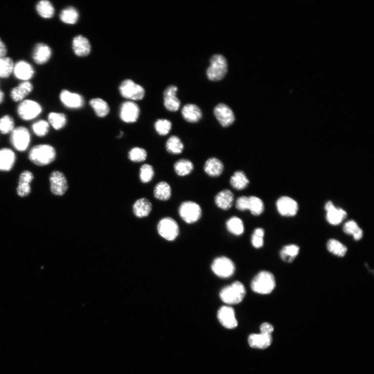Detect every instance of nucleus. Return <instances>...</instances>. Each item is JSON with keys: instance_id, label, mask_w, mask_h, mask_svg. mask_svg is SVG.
Returning a JSON list of instances; mask_svg holds the SVG:
<instances>
[{"instance_id": "nucleus-5", "label": "nucleus", "mask_w": 374, "mask_h": 374, "mask_svg": "<svg viewBox=\"0 0 374 374\" xmlns=\"http://www.w3.org/2000/svg\"><path fill=\"white\" fill-rule=\"evenodd\" d=\"M179 213L181 218L186 223L193 224L201 219L202 210L200 205L197 203L187 201L180 205Z\"/></svg>"}, {"instance_id": "nucleus-52", "label": "nucleus", "mask_w": 374, "mask_h": 374, "mask_svg": "<svg viewBox=\"0 0 374 374\" xmlns=\"http://www.w3.org/2000/svg\"><path fill=\"white\" fill-rule=\"evenodd\" d=\"M7 54V48L2 40V39L0 38V58L6 57Z\"/></svg>"}, {"instance_id": "nucleus-21", "label": "nucleus", "mask_w": 374, "mask_h": 374, "mask_svg": "<svg viewBox=\"0 0 374 374\" xmlns=\"http://www.w3.org/2000/svg\"><path fill=\"white\" fill-rule=\"evenodd\" d=\"M51 56V47L45 43H38L34 49L33 58L34 62L38 65L46 63L50 60Z\"/></svg>"}, {"instance_id": "nucleus-23", "label": "nucleus", "mask_w": 374, "mask_h": 374, "mask_svg": "<svg viewBox=\"0 0 374 374\" xmlns=\"http://www.w3.org/2000/svg\"><path fill=\"white\" fill-rule=\"evenodd\" d=\"M73 49L76 55L84 57L90 53L91 46L87 38L83 36L78 35L74 38Z\"/></svg>"}, {"instance_id": "nucleus-24", "label": "nucleus", "mask_w": 374, "mask_h": 374, "mask_svg": "<svg viewBox=\"0 0 374 374\" xmlns=\"http://www.w3.org/2000/svg\"><path fill=\"white\" fill-rule=\"evenodd\" d=\"M16 161V155L13 151L8 149L0 150V171H10Z\"/></svg>"}, {"instance_id": "nucleus-28", "label": "nucleus", "mask_w": 374, "mask_h": 374, "mask_svg": "<svg viewBox=\"0 0 374 374\" xmlns=\"http://www.w3.org/2000/svg\"><path fill=\"white\" fill-rule=\"evenodd\" d=\"M248 341L252 348L263 349L270 346L272 337L271 335L253 334L249 337Z\"/></svg>"}, {"instance_id": "nucleus-37", "label": "nucleus", "mask_w": 374, "mask_h": 374, "mask_svg": "<svg viewBox=\"0 0 374 374\" xmlns=\"http://www.w3.org/2000/svg\"><path fill=\"white\" fill-rule=\"evenodd\" d=\"M174 169L177 175L184 177L191 173L194 169V165L191 161L183 159L176 162Z\"/></svg>"}, {"instance_id": "nucleus-11", "label": "nucleus", "mask_w": 374, "mask_h": 374, "mask_svg": "<svg viewBox=\"0 0 374 374\" xmlns=\"http://www.w3.org/2000/svg\"><path fill=\"white\" fill-rule=\"evenodd\" d=\"M276 208L279 214L283 217H294L299 211L298 203L288 196H283L278 199Z\"/></svg>"}, {"instance_id": "nucleus-7", "label": "nucleus", "mask_w": 374, "mask_h": 374, "mask_svg": "<svg viewBox=\"0 0 374 374\" xmlns=\"http://www.w3.org/2000/svg\"><path fill=\"white\" fill-rule=\"evenodd\" d=\"M157 230L162 238L168 241L175 240L180 232L179 224L170 217L163 218L159 221Z\"/></svg>"}, {"instance_id": "nucleus-9", "label": "nucleus", "mask_w": 374, "mask_h": 374, "mask_svg": "<svg viewBox=\"0 0 374 374\" xmlns=\"http://www.w3.org/2000/svg\"><path fill=\"white\" fill-rule=\"evenodd\" d=\"M11 144L18 151L26 150L31 141L30 133L24 126H19L12 132L10 137Z\"/></svg>"}, {"instance_id": "nucleus-34", "label": "nucleus", "mask_w": 374, "mask_h": 374, "mask_svg": "<svg viewBox=\"0 0 374 374\" xmlns=\"http://www.w3.org/2000/svg\"><path fill=\"white\" fill-rule=\"evenodd\" d=\"M154 197L160 201L169 200L172 195V188L169 184L166 182L157 183L154 188Z\"/></svg>"}, {"instance_id": "nucleus-20", "label": "nucleus", "mask_w": 374, "mask_h": 374, "mask_svg": "<svg viewBox=\"0 0 374 374\" xmlns=\"http://www.w3.org/2000/svg\"><path fill=\"white\" fill-rule=\"evenodd\" d=\"M60 98L65 106L72 109L80 108L84 105L83 98L80 95L67 90L62 91Z\"/></svg>"}, {"instance_id": "nucleus-30", "label": "nucleus", "mask_w": 374, "mask_h": 374, "mask_svg": "<svg viewBox=\"0 0 374 374\" xmlns=\"http://www.w3.org/2000/svg\"><path fill=\"white\" fill-rule=\"evenodd\" d=\"M300 250V247L297 244L285 245L280 251V259L285 262L292 263L298 257Z\"/></svg>"}, {"instance_id": "nucleus-14", "label": "nucleus", "mask_w": 374, "mask_h": 374, "mask_svg": "<svg viewBox=\"0 0 374 374\" xmlns=\"http://www.w3.org/2000/svg\"><path fill=\"white\" fill-rule=\"evenodd\" d=\"M325 210L326 211V220L332 225L340 224L347 216L345 210L336 207L332 201L328 202L325 205Z\"/></svg>"}, {"instance_id": "nucleus-54", "label": "nucleus", "mask_w": 374, "mask_h": 374, "mask_svg": "<svg viewBox=\"0 0 374 374\" xmlns=\"http://www.w3.org/2000/svg\"><path fill=\"white\" fill-rule=\"evenodd\" d=\"M4 95L3 92L0 90V104H1L3 101Z\"/></svg>"}, {"instance_id": "nucleus-32", "label": "nucleus", "mask_w": 374, "mask_h": 374, "mask_svg": "<svg viewBox=\"0 0 374 374\" xmlns=\"http://www.w3.org/2000/svg\"><path fill=\"white\" fill-rule=\"evenodd\" d=\"M327 248L330 253L340 258L345 257L348 251L345 245L336 239H330L328 241Z\"/></svg>"}, {"instance_id": "nucleus-47", "label": "nucleus", "mask_w": 374, "mask_h": 374, "mask_svg": "<svg viewBox=\"0 0 374 374\" xmlns=\"http://www.w3.org/2000/svg\"><path fill=\"white\" fill-rule=\"evenodd\" d=\"M32 129L37 136L44 137L50 131V124L45 120H39L33 124Z\"/></svg>"}, {"instance_id": "nucleus-1", "label": "nucleus", "mask_w": 374, "mask_h": 374, "mask_svg": "<svg viewBox=\"0 0 374 374\" xmlns=\"http://www.w3.org/2000/svg\"><path fill=\"white\" fill-rule=\"evenodd\" d=\"M277 282L274 274L270 271L262 270L259 272L251 283L252 291L260 295H269L276 288Z\"/></svg>"}, {"instance_id": "nucleus-43", "label": "nucleus", "mask_w": 374, "mask_h": 374, "mask_svg": "<svg viewBox=\"0 0 374 374\" xmlns=\"http://www.w3.org/2000/svg\"><path fill=\"white\" fill-rule=\"evenodd\" d=\"M14 64L10 57L0 58V77L7 78L13 72Z\"/></svg>"}, {"instance_id": "nucleus-53", "label": "nucleus", "mask_w": 374, "mask_h": 374, "mask_svg": "<svg viewBox=\"0 0 374 374\" xmlns=\"http://www.w3.org/2000/svg\"><path fill=\"white\" fill-rule=\"evenodd\" d=\"M253 234L262 238H264L265 235L264 230L262 228H256L253 232Z\"/></svg>"}, {"instance_id": "nucleus-31", "label": "nucleus", "mask_w": 374, "mask_h": 374, "mask_svg": "<svg viewBox=\"0 0 374 374\" xmlns=\"http://www.w3.org/2000/svg\"><path fill=\"white\" fill-rule=\"evenodd\" d=\"M342 230L344 233L352 236L356 241H360L363 237V231L355 221L346 222L343 225Z\"/></svg>"}, {"instance_id": "nucleus-19", "label": "nucleus", "mask_w": 374, "mask_h": 374, "mask_svg": "<svg viewBox=\"0 0 374 374\" xmlns=\"http://www.w3.org/2000/svg\"><path fill=\"white\" fill-rule=\"evenodd\" d=\"M34 179L32 172L29 171H23L19 176L17 193L21 197H25L31 193V184Z\"/></svg>"}, {"instance_id": "nucleus-26", "label": "nucleus", "mask_w": 374, "mask_h": 374, "mask_svg": "<svg viewBox=\"0 0 374 374\" xmlns=\"http://www.w3.org/2000/svg\"><path fill=\"white\" fill-rule=\"evenodd\" d=\"M182 114L184 119L188 122H198L202 117L200 108L194 104H187L183 107Z\"/></svg>"}, {"instance_id": "nucleus-44", "label": "nucleus", "mask_w": 374, "mask_h": 374, "mask_svg": "<svg viewBox=\"0 0 374 374\" xmlns=\"http://www.w3.org/2000/svg\"><path fill=\"white\" fill-rule=\"evenodd\" d=\"M15 123L13 117L5 115L0 118V133L2 134L11 133L15 129Z\"/></svg>"}, {"instance_id": "nucleus-49", "label": "nucleus", "mask_w": 374, "mask_h": 374, "mask_svg": "<svg viewBox=\"0 0 374 374\" xmlns=\"http://www.w3.org/2000/svg\"><path fill=\"white\" fill-rule=\"evenodd\" d=\"M249 203L248 196H241L236 201L235 208L240 211H248Z\"/></svg>"}, {"instance_id": "nucleus-2", "label": "nucleus", "mask_w": 374, "mask_h": 374, "mask_svg": "<svg viewBox=\"0 0 374 374\" xmlns=\"http://www.w3.org/2000/svg\"><path fill=\"white\" fill-rule=\"evenodd\" d=\"M56 152L50 145L41 144L33 148L29 153V159L34 164L43 166L52 163L56 159Z\"/></svg>"}, {"instance_id": "nucleus-22", "label": "nucleus", "mask_w": 374, "mask_h": 374, "mask_svg": "<svg viewBox=\"0 0 374 374\" xmlns=\"http://www.w3.org/2000/svg\"><path fill=\"white\" fill-rule=\"evenodd\" d=\"M215 203L218 207L224 211H227L232 208L234 202V194L229 189H224L216 195Z\"/></svg>"}, {"instance_id": "nucleus-13", "label": "nucleus", "mask_w": 374, "mask_h": 374, "mask_svg": "<svg viewBox=\"0 0 374 374\" xmlns=\"http://www.w3.org/2000/svg\"><path fill=\"white\" fill-rule=\"evenodd\" d=\"M214 114L220 124L224 127L231 126L235 121V115L231 108L227 105L219 104L214 110Z\"/></svg>"}, {"instance_id": "nucleus-42", "label": "nucleus", "mask_w": 374, "mask_h": 374, "mask_svg": "<svg viewBox=\"0 0 374 374\" xmlns=\"http://www.w3.org/2000/svg\"><path fill=\"white\" fill-rule=\"evenodd\" d=\"M249 210L251 213L256 216L262 215L264 210V205L262 200L258 196H249Z\"/></svg>"}, {"instance_id": "nucleus-38", "label": "nucleus", "mask_w": 374, "mask_h": 374, "mask_svg": "<svg viewBox=\"0 0 374 374\" xmlns=\"http://www.w3.org/2000/svg\"><path fill=\"white\" fill-rule=\"evenodd\" d=\"M36 10L39 15L45 19H50L53 17L55 8L50 1L42 0L36 5Z\"/></svg>"}, {"instance_id": "nucleus-10", "label": "nucleus", "mask_w": 374, "mask_h": 374, "mask_svg": "<svg viewBox=\"0 0 374 374\" xmlns=\"http://www.w3.org/2000/svg\"><path fill=\"white\" fill-rule=\"evenodd\" d=\"M120 92L124 98L133 101L142 100L145 94L144 88L130 79L125 80L121 83Z\"/></svg>"}, {"instance_id": "nucleus-27", "label": "nucleus", "mask_w": 374, "mask_h": 374, "mask_svg": "<svg viewBox=\"0 0 374 374\" xmlns=\"http://www.w3.org/2000/svg\"><path fill=\"white\" fill-rule=\"evenodd\" d=\"M224 170V164L216 157H210L206 160L204 165V172L206 174L212 177H217L221 176Z\"/></svg>"}, {"instance_id": "nucleus-29", "label": "nucleus", "mask_w": 374, "mask_h": 374, "mask_svg": "<svg viewBox=\"0 0 374 374\" xmlns=\"http://www.w3.org/2000/svg\"><path fill=\"white\" fill-rule=\"evenodd\" d=\"M152 210L151 202L146 198L137 200L133 205V213L136 217L140 219L149 216Z\"/></svg>"}, {"instance_id": "nucleus-45", "label": "nucleus", "mask_w": 374, "mask_h": 374, "mask_svg": "<svg viewBox=\"0 0 374 374\" xmlns=\"http://www.w3.org/2000/svg\"><path fill=\"white\" fill-rule=\"evenodd\" d=\"M154 176V171L152 165L145 164L142 166L140 171V179L144 184L150 182Z\"/></svg>"}, {"instance_id": "nucleus-35", "label": "nucleus", "mask_w": 374, "mask_h": 374, "mask_svg": "<svg viewBox=\"0 0 374 374\" xmlns=\"http://www.w3.org/2000/svg\"><path fill=\"white\" fill-rule=\"evenodd\" d=\"M225 227L231 234L235 236L242 235L245 230L243 221L237 216H232L225 223Z\"/></svg>"}, {"instance_id": "nucleus-50", "label": "nucleus", "mask_w": 374, "mask_h": 374, "mask_svg": "<svg viewBox=\"0 0 374 374\" xmlns=\"http://www.w3.org/2000/svg\"><path fill=\"white\" fill-rule=\"evenodd\" d=\"M263 238L253 234L251 237V244L253 247L257 249L262 248L264 245Z\"/></svg>"}, {"instance_id": "nucleus-12", "label": "nucleus", "mask_w": 374, "mask_h": 374, "mask_svg": "<svg viewBox=\"0 0 374 374\" xmlns=\"http://www.w3.org/2000/svg\"><path fill=\"white\" fill-rule=\"evenodd\" d=\"M50 189L55 195L62 196L68 189V184L66 176L61 171H54L50 176Z\"/></svg>"}, {"instance_id": "nucleus-36", "label": "nucleus", "mask_w": 374, "mask_h": 374, "mask_svg": "<svg viewBox=\"0 0 374 374\" xmlns=\"http://www.w3.org/2000/svg\"><path fill=\"white\" fill-rule=\"evenodd\" d=\"M167 152L173 154H179L184 150V145L178 136L173 135L167 140L165 145Z\"/></svg>"}, {"instance_id": "nucleus-40", "label": "nucleus", "mask_w": 374, "mask_h": 374, "mask_svg": "<svg viewBox=\"0 0 374 374\" xmlns=\"http://www.w3.org/2000/svg\"><path fill=\"white\" fill-rule=\"evenodd\" d=\"M48 121L55 130H60L66 125L67 118L64 113L51 112L48 115Z\"/></svg>"}, {"instance_id": "nucleus-6", "label": "nucleus", "mask_w": 374, "mask_h": 374, "mask_svg": "<svg viewBox=\"0 0 374 374\" xmlns=\"http://www.w3.org/2000/svg\"><path fill=\"white\" fill-rule=\"evenodd\" d=\"M211 270L216 276L227 279L232 276L235 271V265L229 258L225 257L216 258L211 264Z\"/></svg>"}, {"instance_id": "nucleus-51", "label": "nucleus", "mask_w": 374, "mask_h": 374, "mask_svg": "<svg viewBox=\"0 0 374 374\" xmlns=\"http://www.w3.org/2000/svg\"><path fill=\"white\" fill-rule=\"evenodd\" d=\"M261 331L262 334L271 335L274 329L271 324L268 323H264L261 325Z\"/></svg>"}, {"instance_id": "nucleus-8", "label": "nucleus", "mask_w": 374, "mask_h": 374, "mask_svg": "<svg viewBox=\"0 0 374 374\" xmlns=\"http://www.w3.org/2000/svg\"><path fill=\"white\" fill-rule=\"evenodd\" d=\"M42 112L40 104L33 100H24L17 107V113L19 117L25 121L32 120Z\"/></svg>"}, {"instance_id": "nucleus-33", "label": "nucleus", "mask_w": 374, "mask_h": 374, "mask_svg": "<svg viewBox=\"0 0 374 374\" xmlns=\"http://www.w3.org/2000/svg\"><path fill=\"white\" fill-rule=\"evenodd\" d=\"M230 184L234 189L242 190L249 186L250 181L244 172L238 171L231 177Z\"/></svg>"}, {"instance_id": "nucleus-17", "label": "nucleus", "mask_w": 374, "mask_h": 374, "mask_svg": "<svg viewBox=\"0 0 374 374\" xmlns=\"http://www.w3.org/2000/svg\"><path fill=\"white\" fill-rule=\"evenodd\" d=\"M178 88L175 85L167 87L163 94L164 105L167 111L171 112L178 111L181 106V102L176 97Z\"/></svg>"}, {"instance_id": "nucleus-18", "label": "nucleus", "mask_w": 374, "mask_h": 374, "mask_svg": "<svg viewBox=\"0 0 374 374\" xmlns=\"http://www.w3.org/2000/svg\"><path fill=\"white\" fill-rule=\"evenodd\" d=\"M13 73L18 79L29 81L34 76L35 70L30 64L25 61H21L14 65Z\"/></svg>"}, {"instance_id": "nucleus-46", "label": "nucleus", "mask_w": 374, "mask_h": 374, "mask_svg": "<svg viewBox=\"0 0 374 374\" xmlns=\"http://www.w3.org/2000/svg\"><path fill=\"white\" fill-rule=\"evenodd\" d=\"M172 124L167 119H159L154 123V129L157 134L161 136H165L171 131Z\"/></svg>"}, {"instance_id": "nucleus-3", "label": "nucleus", "mask_w": 374, "mask_h": 374, "mask_svg": "<svg viewBox=\"0 0 374 374\" xmlns=\"http://www.w3.org/2000/svg\"><path fill=\"white\" fill-rule=\"evenodd\" d=\"M247 295V290L240 281H235L223 288L220 292L221 300L227 305L241 303Z\"/></svg>"}, {"instance_id": "nucleus-48", "label": "nucleus", "mask_w": 374, "mask_h": 374, "mask_svg": "<svg viewBox=\"0 0 374 374\" xmlns=\"http://www.w3.org/2000/svg\"><path fill=\"white\" fill-rule=\"evenodd\" d=\"M147 152L142 148L134 147L129 152V159L134 162L145 161L147 157Z\"/></svg>"}, {"instance_id": "nucleus-16", "label": "nucleus", "mask_w": 374, "mask_h": 374, "mask_svg": "<svg viewBox=\"0 0 374 374\" xmlns=\"http://www.w3.org/2000/svg\"><path fill=\"white\" fill-rule=\"evenodd\" d=\"M140 114L139 106L133 102H126L121 107L120 116L122 121L125 123L136 122L139 119Z\"/></svg>"}, {"instance_id": "nucleus-4", "label": "nucleus", "mask_w": 374, "mask_h": 374, "mask_svg": "<svg viewBox=\"0 0 374 374\" xmlns=\"http://www.w3.org/2000/svg\"><path fill=\"white\" fill-rule=\"evenodd\" d=\"M228 72V64L225 58L221 54L212 56L210 66L206 75L209 79L212 81H219L223 79Z\"/></svg>"}, {"instance_id": "nucleus-41", "label": "nucleus", "mask_w": 374, "mask_h": 374, "mask_svg": "<svg viewBox=\"0 0 374 374\" xmlns=\"http://www.w3.org/2000/svg\"><path fill=\"white\" fill-rule=\"evenodd\" d=\"M78 15L76 9L73 7H68L62 11L60 19L62 22L67 24L74 25L78 21Z\"/></svg>"}, {"instance_id": "nucleus-25", "label": "nucleus", "mask_w": 374, "mask_h": 374, "mask_svg": "<svg viewBox=\"0 0 374 374\" xmlns=\"http://www.w3.org/2000/svg\"><path fill=\"white\" fill-rule=\"evenodd\" d=\"M34 86L29 81H23L13 88L11 92L12 99L16 102H22L33 90Z\"/></svg>"}, {"instance_id": "nucleus-15", "label": "nucleus", "mask_w": 374, "mask_h": 374, "mask_svg": "<svg viewBox=\"0 0 374 374\" xmlns=\"http://www.w3.org/2000/svg\"><path fill=\"white\" fill-rule=\"evenodd\" d=\"M218 318L222 326L228 329H233L238 326V320L235 317L234 309L231 306L221 307L218 312Z\"/></svg>"}, {"instance_id": "nucleus-39", "label": "nucleus", "mask_w": 374, "mask_h": 374, "mask_svg": "<svg viewBox=\"0 0 374 374\" xmlns=\"http://www.w3.org/2000/svg\"><path fill=\"white\" fill-rule=\"evenodd\" d=\"M90 105L98 117H105L110 113V107L109 105L101 98H94V99L91 100L90 102Z\"/></svg>"}]
</instances>
